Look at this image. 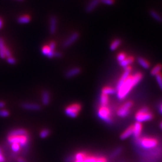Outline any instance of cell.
<instances>
[{
  "label": "cell",
  "mask_w": 162,
  "mask_h": 162,
  "mask_svg": "<svg viewBox=\"0 0 162 162\" xmlns=\"http://www.w3.org/2000/svg\"><path fill=\"white\" fill-rule=\"evenodd\" d=\"M142 78L143 75L140 73H137L133 75L130 76L117 91L118 99L120 100L124 99L132 89L140 82Z\"/></svg>",
  "instance_id": "1"
},
{
  "label": "cell",
  "mask_w": 162,
  "mask_h": 162,
  "mask_svg": "<svg viewBox=\"0 0 162 162\" xmlns=\"http://www.w3.org/2000/svg\"><path fill=\"white\" fill-rule=\"evenodd\" d=\"M153 115L149 111L147 108H142L136 113L135 115V120L137 123H141L147 122L153 119Z\"/></svg>",
  "instance_id": "2"
},
{
  "label": "cell",
  "mask_w": 162,
  "mask_h": 162,
  "mask_svg": "<svg viewBox=\"0 0 162 162\" xmlns=\"http://www.w3.org/2000/svg\"><path fill=\"white\" fill-rule=\"evenodd\" d=\"M29 136H8L7 141L10 144L11 143H18L21 147L24 150H28L29 145Z\"/></svg>",
  "instance_id": "3"
},
{
  "label": "cell",
  "mask_w": 162,
  "mask_h": 162,
  "mask_svg": "<svg viewBox=\"0 0 162 162\" xmlns=\"http://www.w3.org/2000/svg\"><path fill=\"white\" fill-rule=\"evenodd\" d=\"M82 109V106L79 103H73L69 105L64 109V113L69 118H76Z\"/></svg>",
  "instance_id": "4"
},
{
  "label": "cell",
  "mask_w": 162,
  "mask_h": 162,
  "mask_svg": "<svg viewBox=\"0 0 162 162\" xmlns=\"http://www.w3.org/2000/svg\"><path fill=\"white\" fill-rule=\"evenodd\" d=\"M97 116L98 117L106 123L108 124H112V119L111 117V113L108 106L106 107H102L99 109L98 112H97Z\"/></svg>",
  "instance_id": "5"
},
{
  "label": "cell",
  "mask_w": 162,
  "mask_h": 162,
  "mask_svg": "<svg viewBox=\"0 0 162 162\" xmlns=\"http://www.w3.org/2000/svg\"><path fill=\"white\" fill-rule=\"evenodd\" d=\"M138 139V143L140 147L146 150H150L155 148L158 145L157 139L152 138H143Z\"/></svg>",
  "instance_id": "6"
},
{
  "label": "cell",
  "mask_w": 162,
  "mask_h": 162,
  "mask_svg": "<svg viewBox=\"0 0 162 162\" xmlns=\"http://www.w3.org/2000/svg\"><path fill=\"white\" fill-rule=\"evenodd\" d=\"M132 106H133L132 102L128 101L127 102H125L117 110V115L121 118H125L127 117L130 114V109L132 108Z\"/></svg>",
  "instance_id": "7"
},
{
  "label": "cell",
  "mask_w": 162,
  "mask_h": 162,
  "mask_svg": "<svg viewBox=\"0 0 162 162\" xmlns=\"http://www.w3.org/2000/svg\"><path fill=\"white\" fill-rule=\"evenodd\" d=\"M131 72H132V67L130 66H128V67H126V68L124 69V73H123V75L120 77L119 80L118 81V83L117 84L116 88H115L116 91H117L121 87V86L123 84V83L125 82V80L130 76Z\"/></svg>",
  "instance_id": "8"
},
{
  "label": "cell",
  "mask_w": 162,
  "mask_h": 162,
  "mask_svg": "<svg viewBox=\"0 0 162 162\" xmlns=\"http://www.w3.org/2000/svg\"><path fill=\"white\" fill-rule=\"evenodd\" d=\"M79 37V34L77 32H75L72 33L68 39H67L62 44V47L64 48H67L72 45Z\"/></svg>",
  "instance_id": "9"
},
{
  "label": "cell",
  "mask_w": 162,
  "mask_h": 162,
  "mask_svg": "<svg viewBox=\"0 0 162 162\" xmlns=\"http://www.w3.org/2000/svg\"><path fill=\"white\" fill-rule=\"evenodd\" d=\"M22 109L27 110H32V111H38L41 109V106L40 105L35 103H23L21 105Z\"/></svg>",
  "instance_id": "10"
},
{
  "label": "cell",
  "mask_w": 162,
  "mask_h": 162,
  "mask_svg": "<svg viewBox=\"0 0 162 162\" xmlns=\"http://www.w3.org/2000/svg\"><path fill=\"white\" fill-rule=\"evenodd\" d=\"M27 135H28V133L27 130L22 128L12 130L8 134V136H22Z\"/></svg>",
  "instance_id": "11"
},
{
  "label": "cell",
  "mask_w": 162,
  "mask_h": 162,
  "mask_svg": "<svg viewBox=\"0 0 162 162\" xmlns=\"http://www.w3.org/2000/svg\"><path fill=\"white\" fill-rule=\"evenodd\" d=\"M57 28V18L55 16H51L49 19V32L53 35L55 33Z\"/></svg>",
  "instance_id": "12"
},
{
  "label": "cell",
  "mask_w": 162,
  "mask_h": 162,
  "mask_svg": "<svg viewBox=\"0 0 162 162\" xmlns=\"http://www.w3.org/2000/svg\"><path fill=\"white\" fill-rule=\"evenodd\" d=\"M142 130V125L141 123H136L133 125V136L136 139H139Z\"/></svg>",
  "instance_id": "13"
},
{
  "label": "cell",
  "mask_w": 162,
  "mask_h": 162,
  "mask_svg": "<svg viewBox=\"0 0 162 162\" xmlns=\"http://www.w3.org/2000/svg\"><path fill=\"white\" fill-rule=\"evenodd\" d=\"M73 162H107V160L104 157H96L94 156H87L82 161H74Z\"/></svg>",
  "instance_id": "14"
},
{
  "label": "cell",
  "mask_w": 162,
  "mask_h": 162,
  "mask_svg": "<svg viewBox=\"0 0 162 162\" xmlns=\"http://www.w3.org/2000/svg\"><path fill=\"white\" fill-rule=\"evenodd\" d=\"M80 72H81V70L80 68L74 67L66 72V73H65V77L67 79H70L79 75Z\"/></svg>",
  "instance_id": "15"
},
{
  "label": "cell",
  "mask_w": 162,
  "mask_h": 162,
  "mask_svg": "<svg viewBox=\"0 0 162 162\" xmlns=\"http://www.w3.org/2000/svg\"><path fill=\"white\" fill-rule=\"evenodd\" d=\"M51 102V94L50 92L47 90L43 91L42 94V102L44 106H47L49 105Z\"/></svg>",
  "instance_id": "16"
},
{
  "label": "cell",
  "mask_w": 162,
  "mask_h": 162,
  "mask_svg": "<svg viewBox=\"0 0 162 162\" xmlns=\"http://www.w3.org/2000/svg\"><path fill=\"white\" fill-rule=\"evenodd\" d=\"M42 53L43 55L46 56L49 58H52L54 57L55 51L51 50L48 45L44 46L42 49Z\"/></svg>",
  "instance_id": "17"
},
{
  "label": "cell",
  "mask_w": 162,
  "mask_h": 162,
  "mask_svg": "<svg viewBox=\"0 0 162 162\" xmlns=\"http://www.w3.org/2000/svg\"><path fill=\"white\" fill-rule=\"evenodd\" d=\"M100 3V0H91V1L88 3V4L86 6L85 11L87 13L92 12Z\"/></svg>",
  "instance_id": "18"
},
{
  "label": "cell",
  "mask_w": 162,
  "mask_h": 162,
  "mask_svg": "<svg viewBox=\"0 0 162 162\" xmlns=\"http://www.w3.org/2000/svg\"><path fill=\"white\" fill-rule=\"evenodd\" d=\"M7 46L5 44L4 40L3 37H0V58L1 59H6L5 51Z\"/></svg>",
  "instance_id": "19"
},
{
  "label": "cell",
  "mask_w": 162,
  "mask_h": 162,
  "mask_svg": "<svg viewBox=\"0 0 162 162\" xmlns=\"http://www.w3.org/2000/svg\"><path fill=\"white\" fill-rule=\"evenodd\" d=\"M133 135V125L128 127L124 132L120 136V139L121 140H125Z\"/></svg>",
  "instance_id": "20"
},
{
  "label": "cell",
  "mask_w": 162,
  "mask_h": 162,
  "mask_svg": "<svg viewBox=\"0 0 162 162\" xmlns=\"http://www.w3.org/2000/svg\"><path fill=\"white\" fill-rule=\"evenodd\" d=\"M134 60L135 59L133 57H128L124 60L119 62V64L120 65V66L125 69L130 66V65L132 64L134 62Z\"/></svg>",
  "instance_id": "21"
},
{
  "label": "cell",
  "mask_w": 162,
  "mask_h": 162,
  "mask_svg": "<svg viewBox=\"0 0 162 162\" xmlns=\"http://www.w3.org/2000/svg\"><path fill=\"white\" fill-rule=\"evenodd\" d=\"M137 61L138 64L140 65L141 67H142L145 69H148L150 67V62L145 58L142 57H139L137 59Z\"/></svg>",
  "instance_id": "22"
},
{
  "label": "cell",
  "mask_w": 162,
  "mask_h": 162,
  "mask_svg": "<svg viewBox=\"0 0 162 162\" xmlns=\"http://www.w3.org/2000/svg\"><path fill=\"white\" fill-rule=\"evenodd\" d=\"M17 21L20 24H27L31 21V18L28 15H22L17 19Z\"/></svg>",
  "instance_id": "23"
},
{
  "label": "cell",
  "mask_w": 162,
  "mask_h": 162,
  "mask_svg": "<svg viewBox=\"0 0 162 162\" xmlns=\"http://www.w3.org/2000/svg\"><path fill=\"white\" fill-rule=\"evenodd\" d=\"M150 14L155 21L158 22H162V16L156 10H151L150 11Z\"/></svg>",
  "instance_id": "24"
},
{
  "label": "cell",
  "mask_w": 162,
  "mask_h": 162,
  "mask_svg": "<svg viewBox=\"0 0 162 162\" xmlns=\"http://www.w3.org/2000/svg\"><path fill=\"white\" fill-rule=\"evenodd\" d=\"M117 92L116 90L114 89L113 88L109 87H104L102 90V94H105L106 95H112L115 94Z\"/></svg>",
  "instance_id": "25"
},
{
  "label": "cell",
  "mask_w": 162,
  "mask_h": 162,
  "mask_svg": "<svg viewBox=\"0 0 162 162\" xmlns=\"http://www.w3.org/2000/svg\"><path fill=\"white\" fill-rule=\"evenodd\" d=\"M122 41L121 39H117L113 40L112 43L110 45V49L112 51H115L120 46V44H121Z\"/></svg>",
  "instance_id": "26"
},
{
  "label": "cell",
  "mask_w": 162,
  "mask_h": 162,
  "mask_svg": "<svg viewBox=\"0 0 162 162\" xmlns=\"http://www.w3.org/2000/svg\"><path fill=\"white\" fill-rule=\"evenodd\" d=\"M162 70V65L161 64H158L151 69L150 73L152 76H156L157 75L161 73V71Z\"/></svg>",
  "instance_id": "27"
},
{
  "label": "cell",
  "mask_w": 162,
  "mask_h": 162,
  "mask_svg": "<svg viewBox=\"0 0 162 162\" xmlns=\"http://www.w3.org/2000/svg\"><path fill=\"white\" fill-rule=\"evenodd\" d=\"M100 103L102 107H106L109 103V97L108 95L102 94L100 97Z\"/></svg>",
  "instance_id": "28"
},
{
  "label": "cell",
  "mask_w": 162,
  "mask_h": 162,
  "mask_svg": "<svg viewBox=\"0 0 162 162\" xmlns=\"http://www.w3.org/2000/svg\"><path fill=\"white\" fill-rule=\"evenodd\" d=\"M87 157V154L85 153H77L74 156V161H82L85 157Z\"/></svg>",
  "instance_id": "29"
},
{
  "label": "cell",
  "mask_w": 162,
  "mask_h": 162,
  "mask_svg": "<svg viewBox=\"0 0 162 162\" xmlns=\"http://www.w3.org/2000/svg\"><path fill=\"white\" fill-rule=\"evenodd\" d=\"M51 133V131L49 129L47 128H44L42 130L41 132L39 133V136L41 139H45L49 136Z\"/></svg>",
  "instance_id": "30"
},
{
  "label": "cell",
  "mask_w": 162,
  "mask_h": 162,
  "mask_svg": "<svg viewBox=\"0 0 162 162\" xmlns=\"http://www.w3.org/2000/svg\"><path fill=\"white\" fill-rule=\"evenodd\" d=\"M10 147L12 151L14 153H19L21 150L22 147H21V145L18 143H11L10 144Z\"/></svg>",
  "instance_id": "31"
},
{
  "label": "cell",
  "mask_w": 162,
  "mask_h": 162,
  "mask_svg": "<svg viewBox=\"0 0 162 162\" xmlns=\"http://www.w3.org/2000/svg\"><path fill=\"white\" fill-rule=\"evenodd\" d=\"M156 79L157 82V84L160 88L162 90V74L160 73L157 75L156 76Z\"/></svg>",
  "instance_id": "32"
},
{
  "label": "cell",
  "mask_w": 162,
  "mask_h": 162,
  "mask_svg": "<svg viewBox=\"0 0 162 162\" xmlns=\"http://www.w3.org/2000/svg\"><path fill=\"white\" fill-rule=\"evenodd\" d=\"M121 151H122V148H121V147L117 148L114 151H113L111 153V154H110L111 158H114V157H117L118 155H119L121 153Z\"/></svg>",
  "instance_id": "33"
},
{
  "label": "cell",
  "mask_w": 162,
  "mask_h": 162,
  "mask_svg": "<svg viewBox=\"0 0 162 162\" xmlns=\"http://www.w3.org/2000/svg\"><path fill=\"white\" fill-rule=\"evenodd\" d=\"M10 115V112L6 109H0V117H7Z\"/></svg>",
  "instance_id": "34"
},
{
  "label": "cell",
  "mask_w": 162,
  "mask_h": 162,
  "mask_svg": "<svg viewBox=\"0 0 162 162\" xmlns=\"http://www.w3.org/2000/svg\"><path fill=\"white\" fill-rule=\"evenodd\" d=\"M127 55L124 53V52H121L118 55H117V59L118 60V61L119 62L123 61V60H124L126 58H127Z\"/></svg>",
  "instance_id": "35"
},
{
  "label": "cell",
  "mask_w": 162,
  "mask_h": 162,
  "mask_svg": "<svg viewBox=\"0 0 162 162\" xmlns=\"http://www.w3.org/2000/svg\"><path fill=\"white\" fill-rule=\"evenodd\" d=\"M100 3L108 6H112L115 3V0H100Z\"/></svg>",
  "instance_id": "36"
},
{
  "label": "cell",
  "mask_w": 162,
  "mask_h": 162,
  "mask_svg": "<svg viewBox=\"0 0 162 162\" xmlns=\"http://www.w3.org/2000/svg\"><path fill=\"white\" fill-rule=\"evenodd\" d=\"M6 61L9 64H11V65H14L16 63V59L12 56L7 58Z\"/></svg>",
  "instance_id": "37"
},
{
  "label": "cell",
  "mask_w": 162,
  "mask_h": 162,
  "mask_svg": "<svg viewBox=\"0 0 162 162\" xmlns=\"http://www.w3.org/2000/svg\"><path fill=\"white\" fill-rule=\"evenodd\" d=\"M5 55H6V58H8V57H11L12 55H11V52L10 51V49L7 46L6 48V51H5Z\"/></svg>",
  "instance_id": "38"
},
{
  "label": "cell",
  "mask_w": 162,
  "mask_h": 162,
  "mask_svg": "<svg viewBox=\"0 0 162 162\" xmlns=\"http://www.w3.org/2000/svg\"><path fill=\"white\" fill-rule=\"evenodd\" d=\"M48 46L49 47V48L51 49V50L55 51V47H56V43H55V42L52 41L49 43V44L48 45Z\"/></svg>",
  "instance_id": "39"
},
{
  "label": "cell",
  "mask_w": 162,
  "mask_h": 162,
  "mask_svg": "<svg viewBox=\"0 0 162 162\" xmlns=\"http://www.w3.org/2000/svg\"><path fill=\"white\" fill-rule=\"evenodd\" d=\"M74 160H75L74 156H67L64 160L65 162H73Z\"/></svg>",
  "instance_id": "40"
},
{
  "label": "cell",
  "mask_w": 162,
  "mask_h": 162,
  "mask_svg": "<svg viewBox=\"0 0 162 162\" xmlns=\"http://www.w3.org/2000/svg\"><path fill=\"white\" fill-rule=\"evenodd\" d=\"M6 159L3 154V153H0V162H5Z\"/></svg>",
  "instance_id": "41"
},
{
  "label": "cell",
  "mask_w": 162,
  "mask_h": 162,
  "mask_svg": "<svg viewBox=\"0 0 162 162\" xmlns=\"http://www.w3.org/2000/svg\"><path fill=\"white\" fill-rule=\"evenodd\" d=\"M62 56V54L59 52H56L55 51V53H54V57H56V58H59Z\"/></svg>",
  "instance_id": "42"
},
{
  "label": "cell",
  "mask_w": 162,
  "mask_h": 162,
  "mask_svg": "<svg viewBox=\"0 0 162 162\" xmlns=\"http://www.w3.org/2000/svg\"><path fill=\"white\" fill-rule=\"evenodd\" d=\"M3 25H4L3 19L1 17H0V29H1L3 28Z\"/></svg>",
  "instance_id": "43"
},
{
  "label": "cell",
  "mask_w": 162,
  "mask_h": 162,
  "mask_svg": "<svg viewBox=\"0 0 162 162\" xmlns=\"http://www.w3.org/2000/svg\"><path fill=\"white\" fill-rule=\"evenodd\" d=\"M6 106V103L3 101H0V109H2Z\"/></svg>",
  "instance_id": "44"
},
{
  "label": "cell",
  "mask_w": 162,
  "mask_h": 162,
  "mask_svg": "<svg viewBox=\"0 0 162 162\" xmlns=\"http://www.w3.org/2000/svg\"><path fill=\"white\" fill-rule=\"evenodd\" d=\"M18 162H27V161L22 158H18Z\"/></svg>",
  "instance_id": "45"
},
{
  "label": "cell",
  "mask_w": 162,
  "mask_h": 162,
  "mask_svg": "<svg viewBox=\"0 0 162 162\" xmlns=\"http://www.w3.org/2000/svg\"><path fill=\"white\" fill-rule=\"evenodd\" d=\"M160 110L161 113H162V105H161V106H160Z\"/></svg>",
  "instance_id": "46"
},
{
  "label": "cell",
  "mask_w": 162,
  "mask_h": 162,
  "mask_svg": "<svg viewBox=\"0 0 162 162\" xmlns=\"http://www.w3.org/2000/svg\"><path fill=\"white\" fill-rule=\"evenodd\" d=\"M16 1H24V0H16Z\"/></svg>",
  "instance_id": "47"
},
{
  "label": "cell",
  "mask_w": 162,
  "mask_h": 162,
  "mask_svg": "<svg viewBox=\"0 0 162 162\" xmlns=\"http://www.w3.org/2000/svg\"><path fill=\"white\" fill-rule=\"evenodd\" d=\"M160 126H161V128H162V123H161V124H160Z\"/></svg>",
  "instance_id": "48"
}]
</instances>
